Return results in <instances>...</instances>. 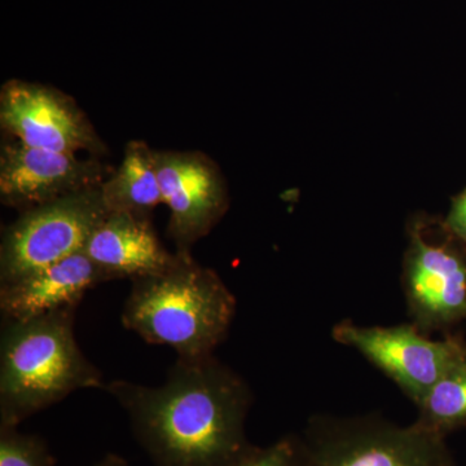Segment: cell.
I'll use <instances>...</instances> for the list:
<instances>
[{"instance_id":"ac0fdd59","label":"cell","mask_w":466,"mask_h":466,"mask_svg":"<svg viewBox=\"0 0 466 466\" xmlns=\"http://www.w3.org/2000/svg\"><path fill=\"white\" fill-rule=\"evenodd\" d=\"M94 466H128V464L121 456L115 455V453H108V455L104 456V458Z\"/></svg>"},{"instance_id":"8992f818","label":"cell","mask_w":466,"mask_h":466,"mask_svg":"<svg viewBox=\"0 0 466 466\" xmlns=\"http://www.w3.org/2000/svg\"><path fill=\"white\" fill-rule=\"evenodd\" d=\"M334 341L357 350L379 368L417 404L451 370L466 360L459 339H431L415 324L364 327L339 321L332 330Z\"/></svg>"},{"instance_id":"9c48e42d","label":"cell","mask_w":466,"mask_h":466,"mask_svg":"<svg viewBox=\"0 0 466 466\" xmlns=\"http://www.w3.org/2000/svg\"><path fill=\"white\" fill-rule=\"evenodd\" d=\"M106 170L92 159L33 148L14 140L0 153V200L25 211L78 191L100 187Z\"/></svg>"},{"instance_id":"e0dca14e","label":"cell","mask_w":466,"mask_h":466,"mask_svg":"<svg viewBox=\"0 0 466 466\" xmlns=\"http://www.w3.org/2000/svg\"><path fill=\"white\" fill-rule=\"evenodd\" d=\"M449 225L453 232L466 241V191L453 204L449 217Z\"/></svg>"},{"instance_id":"5b68a950","label":"cell","mask_w":466,"mask_h":466,"mask_svg":"<svg viewBox=\"0 0 466 466\" xmlns=\"http://www.w3.org/2000/svg\"><path fill=\"white\" fill-rule=\"evenodd\" d=\"M106 214L100 187L23 211L3 232L0 284L81 253Z\"/></svg>"},{"instance_id":"8fae6325","label":"cell","mask_w":466,"mask_h":466,"mask_svg":"<svg viewBox=\"0 0 466 466\" xmlns=\"http://www.w3.org/2000/svg\"><path fill=\"white\" fill-rule=\"evenodd\" d=\"M84 253L106 281L148 278L177 265L180 251L170 253L159 241L148 217L108 213L86 244Z\"/></svg>"},{"instance_id":"5bb4252c","label":"cell","mask_w":466,"mask_h":466,"mask_svg":"<svg viewBox=\"0 0 466 466\" xmlns=\"http://www.w3.org/2000/svg\"><path fill=\"white\" fill-rule=\"evenodd\" d=\"M416 407V421L444 437L466 425V360L435 383Z\"/></svg>"},{"instance_id":"9a60e30c","label":"cell","mask_w":466,"mask_h":466,"mask_svg":"<svg viewBox=\"0 0 466 466\" xmlns=\"http://www.w3.org/2000/svg\"><path fill=\"white\" fill-rule=\"evenodd\" d=\"M0 466H56V460L38 435L0 426Z\"/></svg>"},{"instance_id":"ba28073f","label":"cell","mask_w":466,"mask_h":466,"mask_svg":"<svg viewBox=\"0 0 466 466\" xmlns=\"http://www.w3.org/2000/svg\"><path fill=\"white\" fill-rule=\"evenodd\" d=\"M156 164L162 198L170 211L168 236L177 251H191L225 216V180L204 153L156 150Z\"/></svg>"},{"instance_id":"4fadbf2b","label":"cell","mask_w":466,"mask_h":466,"mask_svg":"<svg viewBox=\"0 0 466 466\" xmlns=\"http://www.w3.org/2000/svg\"><path fill=\"white\" fill-rule=\"evenodd\" d=\"M100 189L108 213L150 218L153 210L164 204L156 150L140 140L128 143L118 170L101 184Z\"/></svg>"},{"instance_id":"7a4b0ae2","label":"cell","mask_w":466,"mask_h":466,"mask_svg":"<svg viewBox=\"0 0 466 466\" xmlns=\"http://www.w3.org/2000/svg\"><path fill=\"white\" fill-rule=\"evenodd\" d=\"M236 297L213 268L198 265L191 251L162 274L133 281L122 309L126 329L149 345L168 346L177 358L213 355L228 336Z\"/></svg>"},{"instance_id":"3957f363","label":"cell","mask_w":466,"mask_h":466,"mask_svg":"<svg viewBox=\"0 0 466 466\" xmlns=\"http://www.w3.org/2000/svg\"><path fill=\"white\" fill-rule=\"evenodd\" d=\"M76 309L24 321L2 320L0 426H17L72 392L104 389L99 368L75 336Z\"/></svg>"},{"instance_id":"52a82bcc","label":"cell","mask_w":466,"mask_h":466,"mask_svg":"<svg viewBox=\"0 0 466 466\" xmlns=\"http://www.w3.org/2000/svg\"><path fill=\"white\" fill-rule=\"evenodd\" d=\"M0 125L15 140L33 148L67 155L104 148L75 101L46 86L18 79L8 81L0 91Z\"/></svg>"},{"instance_id":"277c9868","label":"cell","mask_w":466,"mask_h":466,"mask_svg":"<svg viewBox=\"0 0 466 466\" xmlns=\"http://www.w3.org/2000/svg\"><path fill=\"white\" fill-rule=\"evenodd\" d=\"M308 466H452L444 435L381 416L311 417L300 434Z\"/></svg>"},{"instance_id":"6da1fadb","label":"cell","mask_w":466,"mask_h":466,"mask_svg":"<svg viewBox=\"0 0 466 466\" xmlns=\"http://www.w3.org/2000/svg\"><path fill=\"white\" fill-rule=\"evenodd\" d=\"M104 390L155 466H231L253 446L249 385L214 354L177 358L159 386L113 380Z\"/></svg>"},{"instance_id":"2e32d148","label":"cell","mask_w":466,"mask_h":466,"mask_svg":"<svg viewBox=\"0 0 466 466\" xmlns=\"http://www.w3.org/2000/svg\"><path fill=\"white\" fill-rule=\"evenodd\" d=\"M231 466H308L300 435H285L266 447L251 446Z\"/></svg>"},{"instance_id":"7c38bea8","label":"cell","mask_w":466,"mask_h":466,"mask_svg":"<svg viewBox=\"0 0 466 466\" xmlns=\"http://www.w3.org/2000/svg\"><path fill=\"white\" fill-rule=\"evenodd\" d=\"M101 283H106V279L81 251L0 284L2 320L24 321L60 309H76L85 294Z\"/></svg>"},{"instance_id":"30bf717a","label":"cell","mask_w":466,"mask_h":466,"mask_svg":"<svg viewBox=\"0 0 466 466\" xmlns=\"http://www.w3.org/2000/svg\"><path fill=\"white\" fill-rule=\"evenodd\" d=\"M403 290L410 323L421 332L455 323L466 318V262L417 228L404 262Z\"/></svg>"}]
</instances>
